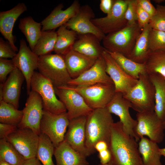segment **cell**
<instances>
[{
	"label": "cell",
	"instance_id": "f6af8a7d",
	"mask_svg": "<svg viewBox=\"0 0 165 165\" xmlns=\"http://www.w3.org/2000/svg\"><path fill=\"white\" fill-rule=\"evenodd\" d=\"M115 1V0H101L100 4V8L101 10L107 14L111 11Z\"/></svg>",
	"mask_w": 165,
	"mask_h": 165
},
{
	"label": "cell",
	"instance_id": "8992f818",
	"mask_svg": "<svg viewBox=\"0 0 165 165\" xmlns=\"http://www.w3.org/2000/svg\"><path fill=\"white\" fill-rule=\"evenodd\" d=\"M30 86L31 90L36 92L41 97L44 110L55 114L67 112L63 103L57 97L53 84L39 72H35Z\"/></svg>",
	"mask_w": 165,
	"mask_h": 165
},
{
	"label": "cell",
	"instance_id": "816d5d0a",
	"mask_svg": "<svg viewBox=\"0 0 165 165\" xmlns=\"http://www.w3.org/2000/svg\"><path fill=\"white\" fill-rule=\"evenodd\" d=\"M154 1L157 3L159 4L162 2H163L164 1V0H154Z\"/></svg>",
	"mask_w": 165,
	"mask_h": 165
},
{
	"label": "cell",
	"instance_id": "ab89813d",
	"mask_svg": "<svg viewBox=\"0 0 165 165\" xmlns=\"http://www.w3.org/2000/svg\"><path fill=\"white\" fill-rule=\"evenodd\" d=\"M16 67L12 60L0 58V81L4 83L8 75L13 72Z\"/></svg>",
	"mask_w": 165,
	"mask_h": 165
},
{
	"label": "cell",
	"instance_id": "3957f363",
	"mask_svg": "<svg viewBox=\"0 0 165 165\" xmlns=\"http://www.w3.org/2000/svg\"><path fill=\"white\" fill-rule=\"evenodd\" d=\"M123 95L137 112L154 111L155 88L147 73L140 75L136 84Z\"/></svg>",
	"mask_w": 165,
	"mask_h": 165
},
{
	"label": "cell",
	"instance_id": "30bf717a",
	"mask_svg": "<svg viewBox=\"0 0 165 165\" xmlns=\"http://www.w3.org/2000/svg\"><path fill=\"white\" fill-rule=\"evenodd\" d=\"M54 89L56 95L66 108L69 120L87 116L93 110L87 105L82 96L69 85L54 87Z\"/></svg>",
	"mask_w": 165,
	"mask_h": 165
},
{
	"label": "cell",
	"instance_id": "f5cc1de1",
	"mask_svg": "<svg viewBox=\"0 0 165 165\" xmlns=\"http://www.w3.org/2000/svg\"><path fill=\"white\" fill-rule=\"evenodd\" d=\"M98 165H113L111 163H105V164H101L100 163Z\"/></svg>",
	"mask_w": 165,
	"mask_h": 165
},
{
	"label": "cell",
	"instance_id": "b9f144b4",
	"mask_svg": "<svg viewBox=\"0 0 165 165\" xmlns=\"http://www.w3.org/2000/svg\"><path fill=\"white\" fill-rule=\"evenodd\" d=\"M137 23L141 28L149 24L151 20L150 16L142 9L138 3L137 9Z\"/></svg>",
	"mask_w": 165,
	"mask_h": 165
},
{
	"label": "cell",
	"instance_id": "60d3db41",
	"mask_svg": "<svg viewBox=\"0 0 165 165\" xmlns=\"http://www.w3.org/2000/svg\"><path fill=\"white\" fill-rule=\"evenodd\" d=\"M16 52L13 49L8 41L0 38V58L12 59L16 55Z\"/></svg>",
	"mask_w": 165,
	"mask_h": 165
},
{
	"label": "cell",
	"instance_id": "1f68e13d",
	"mask_svg": "<svg viewBox=\"0 0 165 165\" xmlns=\"http://www.w3.org/2000/svg\"><path fill=\"white\" fill-rule=\"evenodd\" d=\"M144 64L148 75L158 74L165 79V50L151 52Z\"/></svg>",
	"mask_w": 165,
	"mask_h": 165
},
{
	"label": "cell",
	"instance_id": "f546056e",
	"mask_svg": "<svg viewBox=\"0 0 165 165\" xmlns=\"http://www.w3.org/2000/svg\"><path fill=\"white\" fill-rule=\"evenodd\" d=\"M56 32L57 40L53 51L56 54L63 56L72 49L78 35L64 25L59 27Z\"/></svg>",
	"mask_w": 165,
	"mask_h": 165
},
{
	"label": "cell",
	"instance_id": "f907efd6",
	"mask_svg": "<svg viewBox=\"0 0 165 165\" xmlns=\"http://www.w3.org/2000/svg\"><path fill=\"white\" fill-rule=\"evenodd\" d=\"M0 165H11L2 159H0Z\"/></svg>",
	"mask_w": 165,
	"mask_h": 165
},
{
	"label": "cell",
	"instance_id": "ba28073f",
	"mask_svg": "<svg viewBox=\"0 0 165 165\" xmlns=\"http://www.w3.org/2000/svg\"><path fill=\"white\" fill-rule=\"evenodd\" d=\"M69 122L67 112L55 114L43 110L40 132L50 138L55 148L64 141Z\"/></svg>",
	"mask_w": 165,
	"mask_h": 165
},
{
	"label": "cell",
	"instance_id": "8d00e7d4",
	"mask_svg": "<svg viewBox=\"0 0 165 165\" xmlns=\"http://www.w3.org/2000/svg\"><path fill=\"white\" fill-rule=\"evenodd\" d=\"M149 39L151 52L165 50V31L151 29Z\"/></svg>",
	"mask_w": 165,
	"mask_h": 165
},
{
	"label": "cell",
	"instance_id": "277c9868",
	"mask_svg": "<svg viewBox=\"0 0 165 165\" xmlns=\"http://www.w3.org/2000/svg\"><path fill=\"white\" fill-rule=\"evenodd\" d=\"M142 29L137 23L127 25L118 31L106 35L102 40L103 46L109 52L119 53L127 57Z\"/></svg>",
	"mask_w": 165,
	"mask_h": 165
},
{
	"label": "cell",
	"instance_id": "4fadbf2b",
	"mask_svg": "<svg viewBox=\"0 0 165 165\" xmlns=\"http://www.w3.org/2000/svg\"><path fill=\"white\" fill-rule=\"evenodd\" d=\"M28 95L25 107L22 110V119L17 127L29 128L39 135L43 112L42 99L39 95L33 91L31 90Z\"/></svg>",
	"mask_w": 165,
	"mask_h": 165
},
{
	"label": "cell",
	"instance_id": "5bb4252c",
	"mask_svg": "<svg viewBox=\"0 0 165 165\" xmlns=\"http://www.w3.org/2000/svg\"><path fill=\"white\" fill-rule=\"evenodd\" d=\"M25 160L36 157L39 135L28 128H18L6 138Z\"/></svg>",
	"mask_w": 165,
	"mask_h": 165
},
{
	"label": "cell",
	"instance_id": "74e56055",
	"mask_svg": "<svg viewBox=\"0 0 165 165\" xmlns=\"http://www.w3.org/2000/svg\"><path fill=\"white\" fill-rule=\"evenodd\" d=\"M149 24L152 29L165 31V6L158 4Z\"/></svg>",
	"mask_w": 165,
	"mask_h": 165
},
{
	"label": "cell",
	"instance_id": "d590c367",
	"mask_svg": "<svg viewBox=\"0 0 165 165\" xmlns=\"http://www.w3.org/2000/svg\"><path fill=\"white\" fill-rule=\"evenodd\" d=\"M23 111L2 100L0 101V123L17 126L22 119Z\"/></svg>",
	"mask_w": 165,
	"mask_h": 165
},
{
	"label": "cell",
	"instance_id": "4316f807",
	"mask_svg": "<svg viewBox=\"0 0 165 165\" xmlns=\"http://www.w3.org/2000/svg\"><path fill=\"white\" fill-rule=\"evenodd\" d=\"M139 141L138 149L143 165H163L157 143L145 137Z\"/></svg>",
	"mask_w": 165,
	"mask_h": 165
},
{
	"label": "cell",
	"instance_id": "7bdbcfd3",
	"mask_svg": "<svg viewBox=\"0 0 165 165\" xmlns=\"http://www.w3.org/2000/svg\"><path fill=\"white\" fill-rule=\"evenodd\" d=\"M18 128L16 125L0 123V139H6Z\"/></svg>",
	"mask_w": 165,
	"mask_h": 165
},
{
	"label": "cell",
	"instance_id": "44dd1931",
	"mask_svg": "<svg viewBox=\"0 0 165 165\" xmlns=\"http://www.w3.org/2000/svg\"><path fill=\"white\" fill-rule=\"evenodd\" d=\"M27 9L26 5L21 2L9 10L0 12V32L16 52L18 50L15 44V38L13 34V29L18 18Z\"/></svg>",
	"mask_w": 165,
	"mask_h": 165
},
{
	"label": "cell",
	"instance_id": "d6986e66",
	"mask_svg": "<svg viewBox=\"0 0 165 165\" xmlns=\"http://www.w3.org/2000/svg\"><path fill=\"white\" fill-rule=\"evenodd\" d=\"M86 118L83 116L69 120L64 140L86 158L89 155L85 145Z\"/></svg>",
	"mask_w": 165,
	"mask_h": 165
},
{
	"label": "cell",
	"instance_id": "681fc988",
	"mask_svg": "<svg viewBox=\"0 0 165 165\" xmlns=\"http://www.w3.org/2000/svg\"><path fill=\"white\" fill-rule=\"evenodd\" d=\"M159 152L162 156H163L165 158V148H160L159 149Z\"/></svg>",
	"mask_w": 165,
	"mask_h": 165
},
{
	"label": "cell",
	"instance_id": "bcb514c9",
	"mask_svg": "<svg viewBox=\"0 0 165 165\" xmlns=\"http://www.w3.org/2000/svg\"><path fill=\"white\" fill-rule=\"evenodd\" d=\"M98 152V156L101 163L105 164L110 162L111 155L109 148Z\"/></svg>",
	"mask_w": 165,
	"mask_h": 165
},
{
	"label": "cell",
	"instance_id": "83f0119b",
	"mask_svg": "<svg viewBox=\"0 0 165 165\" xmlns=\"http://www.w3.org/2000/svg\"><path fill=\"white\" fill-rule=\"evenodd\" d=\"M148 75L155 90L154 111L163 122L165 120V79L158 74Z\"/></svg>",
	"mask_w": 165,
	"mask_h": 165
},
{
	"label": "cell",
	"instance_id": "7c38bea8",
	"mask_svg": "<svg viewBox=\"0 0 165 165\" xmlns=\"http://www.w3.org/2000/svg\"><path fill=\"white\" fill-rule=\"evenodd\" d=\"M106 108L111 114H114L119 118L124 131L134 138L137 142L139 141L140 140L135 133L137 121L131 116L129 112V108H131V104L123 94L116 92Z\"/></svg>",
	"mask_w": 165,
	"mask_h": 165
},
{
	"label": "cell",
	"instance_id": "484cf974",
	"mask_svg": "<svg viewBox=\"0 0 165 165\" xmlns=\"http://www.w3.org/2000/svg\"><path fill=\"white\" fill-rule=\"evenodd\" d=\"M151 29L149 24L143 28L133 50L127 57L137 63H145L151 52L149 38Z\"/></svg>",
	"mask_w": 165,
	"mask_h": 165
},
{
	"label": "cell",
	"instance_id": "836d02e7",
	"mask_svg": "<svg viewBox=\"0 0 165 165\" xmlns=\"http://www.w3.org/2000/svg\"><path fill=\"white\" fill-rule=\"evenodd\" d=\"M39 139L36 157L42 165H55L52 160L55 147L52 141L42 133L39 135Z\"/></svg>",
	"mask_w": 165,
	"mask_h": 165
},
{
	"label": "cell",
	"instance_id": "cb8c5ba5",
	"mask_svg": "<svg viewBox=\"0 0 165 165\" xmlns=\"http://www.w3.org/2000/svg\"><path fill=\"white\" fill-rule=\"evenodd\" d=\"M77 35V39L72 49L96 59L102 56L104 48L101 45V41L95 35L91 34Z\"/></svg>",
	"mask_w": 165,
	"mask_h": 165
},
{
	"label": "cell",
	"instance_id": "ffe728a7",
	"mask_svg": "<svg viewBox=\"0 0 165 165\" xmlns=\"http://www.w3.org/2000/svg\"><path fill=\"white\" fill-rule=\"evenodd\" d=\"M80 7L77 0L65 10L62 9L63 4H59L42 21V31L54 30L64 25L77 13Z\"/></svg>",
	"mask_w": 165,
	"mask_h": 165
},
{
	"label": "cell",
	"instance_id": "8fae6325",
	"mask_svg": "<svg viewBox=\"0 0 165 165\" xmlns=\"http://www.w3.org/2000/svg\"><path fill=\"white\" fill-rule=\"evenodd\" d=\"M127 6L126 0H115L111 12L106 16L91 21L105 35L118 31L127 25L125 17Z\"/></svg>",
	"mask_w": 165,
	"mask_h": 165
},
{
	"label": "cell",
	"instance_id": "603a6c76",
	"mask_svg": "<svg viewBox=\"0 0 165 165\" xmlns=\"http://www.w3.org/2000/svg\"><path fill=\"white\" fill-rule=\"evenodd\" d=\"M68 72L72 79L78 77L90 68L97 59L85 56L72 49L63 55Z\"/></svg>",
	"mask_w": 165,
	"mask_h": 165
},
{
	"label": "cell",
	"instance_id": "f35d334b",
	"mask_svg": "<svg viewBox=\"0 0 165 165\" xmlns=\"http://www.w3.org/2000/svg\"><path fill=\"white\" fill-rule=\"evenodd\" d=\"M127 6L125 17L127 25H130L137 23V9L138 0H126Z\"/></svg>",
	"mask_w": 165,
	"mask_h": 165
},
{
	"label": "cell",
	"instance_id": "4dcf8cb0",
	"mask_svg": "<svg viewBox=\"0 0 165 165\" xmlns=\"http://www.w3.org/2000/svg\"><path fill=\"white\" fill-rule=\"evenodd\" d=\"M105 50L124 72L133 78L138 79L140 75L147 73L145 64L137 63L121 53Z\"/></svg>",
	"mask_w": 165,
	"mask_h": 165
},
{
	"label": "cell",
	"instance_id": "5b68a950",
	"mask_svg": "<svg viewBox=\"0 0 165 165\" xmlns=\"http://www.w3.org/2000/svg\"><path fill=\"white\" fill-rule=\"evenodd\" d=\"M38 72L50 81L54 87L68 85L72 79L63 56L55 53L38 57Z\"/></svg>",
	"mask_w": 165,
	"mask_h": 165
},
{
	"label": "cell",
	"instance_id": "e0dca14e",
	"mask_svg": "<svg viewBox=\"0 0 165 165\" xmlns=\"http://www.w3.org/2000/svg\"><path fill=\"white\" fill-rule=\"evenodd\" d=\"M102 55L105 61L106 72L113 83L116 92L124 94L136 84L138 79L125 72L105 49Z\"/></svg>",
	"mask_w": 165,
	"mask_h": 165
},
{
	"label": "cell",
	"instance_id": "f1b7e54d",
	"mask_svg": "<svg viewBox=\"0 0 165 165\" xmlns=\"http://www.w3.org/2000/svg\"><path fill=\"white\" fill-rule=\"evenodd\" d=\"M18 27L33 51L42 33L41 23L37 22L32 17L28 16L20 19Z\"/></svg>",
	"mask_w": 165,
	"mask_h": 165
},
{
	"label": "cell",
	"instance_id": "2e32d148",
	"mask_svg": "<svg viewBox=\"0 0 165 165\" xmlns=\"http://www.w3.org/2000/svg\"><path fill=\"white\" fill-rule=\"evenodd\" d=\"M94 14L88 5L80 7L77 13L64 25L77 34H91L95 35L101 41L105 35L101 32L92 22Z\"/></svg>",
	"mask_w": 165,
	"mask_h": 165
},
{
	"label": "cell",
	"instance_id": "ac0fdd59",
	"mask_svg": "<svg viewBox=\"0 0 165 165\" xmlns=\"http://www.w3.org/2000/svg\"><path fill=\"white\" fill-rule=\"evenodd\" d=\"M106 67L105 61L102 55L96 60L94 64L89 69L77 78L72 79L68 82V85L80 86L98 83L113 84L106 72Z\"/></svg>",
	"mask_w": 165,
	"mask_h": 165
},
{
	"label": "cell",
	"instance_id": "6da1fadb",
	"mask_svg": "<svg viewBox=\"0 0 165 165\" xmlns=\"http://www.w3.org/2000/svg\"><path fill=\"white\" fill-rule=\"evenodd\" d=\"M135 139L123 130L119 121L114 123L108 148L113 165H143Z\"/></svg>",
	"mask_w": 165,
	"mask_h": 165
},
{
	"label": "cell",
	"instance_id": "7402d4cb",
	"mask_svg": "<svg viewBox=\"0 0 165 165\" xmlns=\"http://www.w3.org/2000/svg\"><path fill=\"white\" fill-rule=\"evenodd\" d=\"M24 80L22 72L16 68L3 83L2 100L18 109L21 88Z\"/></svg>",
	"mask_w": 165,
	"mask_h": 165
},
{
	"label": "cell",
	"instance_id": "9a60e30c",
	"mask_svg": "<svg viewBox=\"0 0 165 165\" xmlns=\"http://www.w3.org/2000/svg\"><path fill=\"white\" fill-rule=\"evenodd\" d=\"M12 60L24 77L28 95L31 91V79L35 70L38 68V56L28 46L25 41L21 39L18 52Z\"/></svg>",
	"mask_w": 165,
	"mask_h": 165
},
{
	"label": "cell",
	"instance_id": "7dc6e473",
	"mask_svg": "<svg viewBox=\"0 0 165 165\" xmlns=\"http://www.w3.org/2000/svg\"><path fill=\"white\" fill-rule=\"evenodd\" d=\"M94 148L98 152L108 149V144L104 141L97 142L94 146Z\"/></svg>",
	"mask_w": 165,
	"mask_h": 165
},
{
	"label": "cell",
	"instance_id": "ee69618b",
	"mask_svg": "<svg viewBox=\"0 0 165 165\" xmlns=\"http://www.w3.org/2000/svg\"><path fill=\"white\" fill-rule=\"evenodd\" d=\"M138 3L142 9L150 16L151 19L155 14L156 8L149 0H138Z\"/></svg>",
	"mask_w": 165,
	"mask_h": 165
},
{
	"label": "cell",
	"instance_id": "c3c4849f",
	"mask_svg": "<svg viewBox=\"0 0 165 165\" xmlns=\"http://www.w3.org/2000/svg\"><path fill=\"white\" fill-rule=\"evenodd\" d=\"M22 165H42L39 160L36 158H33L26 160Z\"/></svg>",
	"mask_w": 165,
	"mask_h": 165
},
{
	"label": "cell",
	"instance_id": "52a82bcc",
	"mask_svg": "<svg viewBox=\"0 0 165 165\" xmlns=\"http://www.w3.org/2000/svg\"><path fill=\"white\" fill-rule=\"evenodd\" d=\"M69 86L79 93L93 110L105 108L116 93L113 84L98 83L86 86Z\"/></svg>",
	"mask_w": 165,
	"mask_h": 165
},
{
	"label": "cell",
	"instance_id": "9c48e42d",
	"mask_svg": "<svg viewBox=\"0 0 165 165\" xmlns=\"http://www.w3.org/2000/svg\"><path fill=\"white\" fill-rule=\"evenodd\" d=\"M136 116L137 124L135 133L139 140L142 137L147 136L157 144L163 141L165 130L163 122L154 111L137 112Z\"/></svg>",
	"mask_w": 165,
	"mask_h": 165
},
{
	"label": "cell",
	"instance_id": "7a4b0ae2",
	"mask_svg": "<svg viewBox=\"0 0 165 165\" xmlns=\"http://www.w3.org/2000/svg\"><path fill=\"white\" fill-rule=\"evenodd\" d=\"M114 123L106 107L94 109L86 116L85 145L89 156L96 152L94 146L97 142L104 141L109 145Z\"/></svg>",
	"mask_w": 165,
	"mask_h": 165
},
{
	"label": "cell",
	"instance_id": "d4e9b609",
	"mask_svg": "<svg viewBox=\"0 0 165 165\" xmlns=\"http://www.w3.org/2000/svg\"><path fill=\"white\" fill-rule=\"evenodd\" d=\"M53 155L56 165H89L86 157L64 140L55 148Z\"/></svg>",
	"mask_w": 165,
	"mask_h": 165
},
{
	"label": "cell",
	"instance_id": "db71d44e",
	"mask_svg": "<svg viewBox=\"0 0 165 165\" xmlns=\"http://www.w3.org/2000/svg\"><path fill=\"white\" fill-rule=\"evenodd\" d=\"M163 126L164 128L165 129V120L163 122Z\"/></svg>",
	"mask_w": 165,
	"mask_h": 165
},
{
	"label": "cell",
	"instance_id": "e575fe53",
	"mask_svg": "<svg viewBox=\"0 0 165 165\" xmlns=\"http://www.w3.org/2000/svg\"><path fill=\"white\" fill-rule=\"evenodd\" d=\"M0 159L11 165H22L26 160L6 138L0 139Z\"/></svg>",
	"mask_w": 165,
	"mask_h": 165
},
{
	"label": "cell",
	"instance_id": "d6a6232c",
	"mask_svg": "<svg viewBox=\"0 0 165 165\" xmlns=\"http://www.w3.org/2000/svg\"><path fill=\"white\" fill-rule=\"evenodd\" d=\"M57 38L54 30L42 31L32 51L38 57L51 54L54 50Z\"/></svg>",
	"mask_w": 165,
	"mask_h": 165
}]
</instances>
